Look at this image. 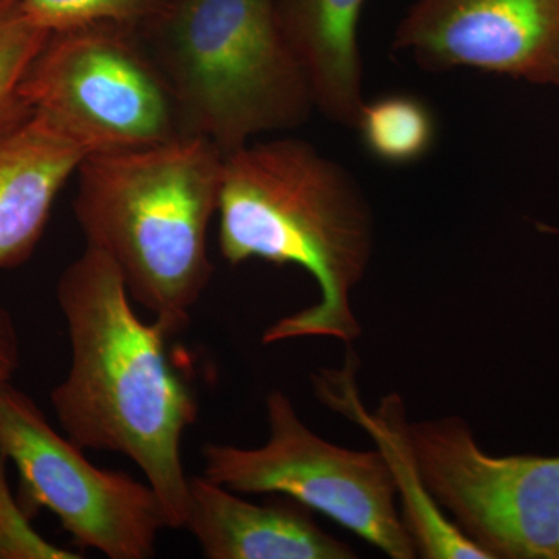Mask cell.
Listing matches in <instances>:
<instances>
[{"label": "cell", "instance_id": "1", "mask_svg": "<svg viewBox=\"0 0 559 559\" xmlns=\"http://www.w3.org/2000/svg\"><path fill=\"white\" fill-rule=\"evenodd\" d=\"M57 300L70 366L50 401L66 437L81 450L130 459L159 496L170 528H182L190 479L182 440L200 403L173 362L171 334L139 318L116 264L87 246L62 271Z\"/></svg>", "mask_w": 559, "mask_h": 559}, {"label": "cell", "instance_id": "10", "mask_svg": "<svg viewBox=\"0 0 559 559\" xmlns=\"http://www.w3.org/2000/svg\"><path fill=\"white\" fill-rule=\"evenodd\" d=\"M183 530L209 559H353L356 551L319 527L297 500L252 503L204 474L189 479Z\"/></svg>", "mask_w": 559, "mask_h": 559}, {"label": "cell", "instance_id": "6", "mask_svg": "<svg viewBox=\"0 0 559 559\" xmlns=\"http://www.w3.org/2000/svg\"><path fill=\"white\" fill-rule=\"evenodd\" d=\"M270 437L260 448L205 443L210 480L242 495L286 496L325 514L393 559L418 557L396 509L399 487L389 460L378 451H352L320 439L301 421L289 396H266Z\"/></svg>", "mask_w": 559, "mask_h": 559}, {"label": "cell", "instance_id": "12", "mask_svg": "<svg viewBox=\"0 0 559 559\" xmlns=\"http://www.w3.org/2000/svg\"><path fill=\"white\" fill-rule=\"evenodd\" d=\"M352 356L342 371L319 370L312 377L316 395L325 406L348 415L369 430L378 450L389 460L399 487V500L404 507L403 520L415 540L419 557L426 559H489L479 546L466 538L454 522L437 506L419 477L409 441L403 401L399 395L382 400L380 411L370 417L360 409Z\"/></svg>", "mask_w": 559, "mask_h": 559}, {"label": "cell", "instance_id": "19", "mask_svg": "<svg viewBox=\"0 0 559 559\" xmlns=\"http://www.w3.org/2000/svg\"><path fill=\"white\" fill-rule=\"evenodd\" d=\"M538 229L544 231V234L558 235L559 237V229H557V227L546 226V224H538Z\"/></svg>", "mask_w": 559, "mask_h": 559}, {"label": "cell", "instance_id": "2", "mask_svg": "<svg viewBox=\"0 0 559 559\" xmlns=\"http://www.w3.org/2000/svg\"><path fill=\"white\" fill-rule=\"evenodd\" d=\"M218 245L231 266L263 260L301 267L320 300L264 331L263 344L360 336L352 294L369 270L373 212L358 180L310 142L280 138L224 154Z\"/></svg>", "mask_w": 559, "mask_h": 559}, {"label": "cell", "instance_id": "18", "mask_svg": "<svg viewBox=\"0 0 559 559\" xmlns=\"http://www.w3.org/2000/svg\"><path fill=\"white\" fill-rule=\"evenodd\" d=\"M20 366V334L9 308L0 300V385L9 384Z\"/></svg>", "mask_w": 559, "mask_h": 559}, {"label": "cell", "instance_id": "11", "mask_svg": "<svg viewBox=\"0 0 559 559\" xmlns=\"http://www.w3.org/2000/svg\"><path fill=\"white\" fill-rule=\"evenodd\" d=\"M90 154L35 110L0 131V271L32 259L55 201Z\"/></svg>", "mask_w": 559, "mask_h": 559}, {"label": "cell", "instance_id": "5", "mask_svg": "<svg viewBox=\"0 0 559 559\" xmlns=\"http://www.w3.org/2000/svg\"><path fill=\"white\" fill-rule=\"evenodd\" d=\"M139 33L117 24L50 33L22 81L25 105L91 154L189 134L175 92Z\"/></svg>", "mask_w": 559, "mask_h": 559}, {"label": "cell", "instance_id": "8", "mask_svg": "<svg viewBox=\"0 0 559 559\" xmlns=\"http://www.w3.org/2000/svg\"><path fill=\"white\" fill-rule=\"evenodd\" d=\"M419 477L489 559H559V455L481 451L460 417L407 426Z\"/></svg>", "mask_w": 559, "mask_h": 559}, {"label": "cell", "instance_id": "15", "mask_svg": "<svg viewBox=\"0 0 559 559\" xmlns=\"http://www.w3.org/2000/svg\"><path fill=\"white\" fill-rule=\"evenodd\" d=\"M49 36L31 20L24 0H0V131L32 112L22 81Z\"/></svg>", "mask_w": 559, "mask_h": 559}, {"label": "cell", "instance_id": "3", "mask_svg": "<svg viewBox=\"0 0 559 559\" xmlns=\"http://www.w3.org/2000/svg\"><path fill=\"white\" fill-rule=\"evenodd\" d=\"M224 153L198 134L90 154L73 212L87 248L120 271L132 301L168 333L189 325L212 280L207 237L218 213Z\"/></svg>", "mask_w": 559, "mask_h": 559}, {"label": "cell", "instance_id": "14", "mask_svg": "<svg viewBox=\"0 0 559 559\" xmlns=\"http://www.w3.org/2000/svg\"><path fill=\"white\" fill-rule=\"evenodd\" d=\"M355 128L371 156L389 165L421 160L436 143L432 110L414 95L390 94L364 103Z\"/></svg>", "mask_w": 559, "mask_h": 559}, {"label": "cell", "instance_id": "17", "mask_svg": "<svg viewBox=\"0 0 559 559\" xmlns=\"http://www.w3.org/2000/svg\"><path fill=\"white\" fill-rule=\"evenodd\" d=\"M9 459L0 448V559H80L79 551L50 543L33 527L32 518L11 491Z\"/></svg>", "mask_w": 559, "mask_h": 559}, {"label": "cell", "instance_id": "7", "mask_svg": "<svg viewBox=\"0 0 559 559\" xmlns=\"http://www.w3.org/2000/svg\"><path fill=\"white\" fill-rule=\"evenodd\" d=\"M0 448L20 474L17 498L28 516L49 510L79 549L109 559H150L170 528L148 481L103 469L50 425L11 382L0 385Z\"/></svg>", "mask_w": 559, "mask_h": 559}, {"label": "cell", "instance_id": "9", "mask_svg": "<svg viewBox=\"0 0 559 559\" xmlns=\"http://www.w3.org/2000/svg\"><path fill=\"white\" fill-rule=\"evenodd\" d=\"M393 49L432 72L474 69L559 87V0H414Z\"/></svg>", "mask_w": 559, "mask_h": 559}, {"label": "cell", "instance_id": "13", "mask_svg": "<svg viewBox=\"0 0 559 559\" xmlns=\"http://www.w3.org/2000/svg\"><path fill=\"white\" fill-rule=\"evenodd\" d=\"M366 0H277L280 24L296 53L316 109L355 128L364 98L358 28Z\"/></svg>", "mask_w": 559, "mask_h": 559}, {"label": "cell", "instance_id": "16", "mask_svg": "<svg viewBox=\"0 0 559 559\" xmlns=\"http://www.w3.org/2000/svg\"><path fill=\"white\" fill-rule=\"evenodd\" d=\"M167 0H24L25 11L38 27L49 33L73 31L95 24L140 28Z\"/></svg>", "mask_w": 559, "mask_h": 559}, {"label": "cell", "instance_id": "4", "mask_svg": "<svg viewBox=\"0 0 559 559\" xmlns=\"http://www.w3.org/2000/svg\"><path fill=\"white\" fill-rule=\"evenodd\" d=\"M142 28L187 131L224 154L299 128L316 109L277 0H167Z\"/></svg>", "mask_w": 559, "mask_h": 559}]
</instances>
